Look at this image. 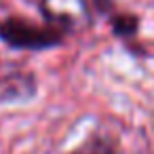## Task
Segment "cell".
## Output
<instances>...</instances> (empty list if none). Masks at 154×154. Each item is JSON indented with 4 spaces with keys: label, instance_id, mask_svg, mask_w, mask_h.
I'll return each mask as SVG.
<instances>
[{
    "label": "cell",
    "instance_id": "3957f363",
    "mask_svg": "<svg viewBox=\"0 0 154 154\" xmlns=\"http://www.w3.org/2000/svg\"><path fill=\"white\" fill-rule=\"evenodd\" d=\"M135 28H137V21H135L133 17H120V19L114 21V32L120 34V36H129V34H133Z\"/></svg>",
    "mask_w": 154,
    "mask_h": 154
},
{
    "label": "cell",
    "instance_id": "7a4b0ae2",
    "mask_svg": "<svg viewBox=\"0 0 154 154\" xmlns=\"http://www.w3.org/2000/svg\"><path fill=\"white\" fill-rule=\"evenodd\" d=\"M70 154H118V150H116V146H114L112 139L95 135V137H89L85 143H80Z\"/></svg>",
    "mask_w": 154,
    "mask_h": 154
},
{
    "label": "cell",
    "instance_id": "6da1fadb",
    "mask_svg": "<svg viewBox=\"0 0 154 154\" xmlns=\"http://www.w3.org/2000/svg\"><path fill=\"white\" fill-rule=\"evenodd\" d=\"M0 38L9 47L15 49H28V51H40L49 49L61 42V34L51 28H38L23 19H5L0 23Z\"/></svg>",
    "mask_w": 154,
    "mask_h": 154
}]
</instances>
